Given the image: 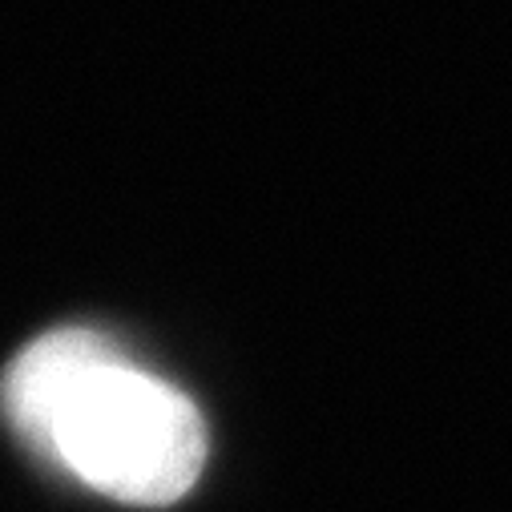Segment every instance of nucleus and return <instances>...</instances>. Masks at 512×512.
<instances>
[{
    "instance_id": "obj_1",
    "label": "nucleus",
    "mask_w": 512,
    "mask_h": 512,
    "mask_svg": "<svg viewBox=\"0 0 512 512\" xmlns=\"http://www.w3.org/2000/svg\"><path fill=\"white\" fill-rule=\"evenodd\" d=\"M0 412L49 468L121 504H174L206 464L194 400L93 327L25 343L0 375Z\"/></svg>"
}]
</instances>
